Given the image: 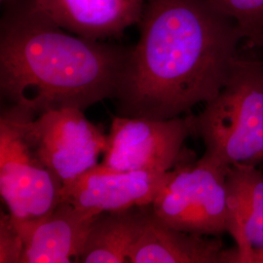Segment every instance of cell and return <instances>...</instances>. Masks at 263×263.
Segmentation results:
<instances>
[{
	"instance_id": "1",
	"label": "cell",
	"mask_w": 263,
	"mask_h": 263,
	"mask_svg": "<svg viewBox=\"0 0 263 263\" xmlns=\"http://www.w3.org/2000/svg\"><path fill=\"white\" fill-rule=\"evenodd\" d=\"M115 96L118 115L172 119L221 91L244 38L209 0H145Z\"/></svg>"
},
{
	"instance_id": "2",
	"label": "cell",
	"mask_w": 263,
	"mask_h": 263,
	"mask_svg": "<svg viewBox=\"0 0 263 263\" xmlns=\"http://www.w3.org/2000/svg\"><path fill=\"white\" fill-rule=\"evenodd\" d=\"M128 52L67 31L28 1L1 25V95L36 116L66 107L84 110L115 98Z\"/></svg>"
},
{
	"instance_id": "3",
	"label": "cell",
	"mask_w": 263,
	"mask_h": 263,
	"mask_svg": "<svg viewBox=\"0 0 263 263\" xmlns=\"http://www.w3.org/2000/svg\"><path fill=\"white\" fill-rule=\"evenodd\" d=\"M205 156L229 168L263 163V63L239 57L226 85L193 117Z\"/></svg>"
},
{
	"instance_id": "4",
	"label": "cell",
	"mask_w": 263,
	"mask_h": 263,
	"mask_svg": "<svg viewBox=\"0 0 263 263\" xmlns=\"http://www.w3.org/2000/svg\"><path fill=\"white\" fill-rule=\"evenodd\" d=\"M32 114L12 104L0 117V193L17 223L47 216L62 202L63 182L28 137L27 123Z\"/></svg>"
},
{
	"instance_id": "5",
	"label": "cell",
	"mask_w": 263,
	"mask_h": 263,
	"mask_svg": "<svg viewBox=\"0 0 263 263\" xmlns=\"http://www.w3.org/2000/svg\"><path fill=\"white\" fill-rule=\"evenodd\" d=\"M227 170L206 157L180 162L168 173L151 207L162 222L188 233L227 232Z\"/></svg>"
},
{
	"instance_id": "6",
	"label": "cell",
	"mask_w": 263,
	"mask_h": 263,
	"mask_svg": "<svg viewBox=\"0 0 263 263\" xmlns=\"http://www.w3.org/2000/svg\"><path fill=\"white\" fill-rule=\"evenodd\" d=\"M192 134L193 116L166 120L114 116L102 165L121 172L167 173L183 161V145Z\"/></svg>"
},
{
	"instance_id": "7",
	"label": "cell",
	"mask_w": 263,
	"mask_h": 263,
	"mask_svg": "<svg viewBox=\"0 0 263 263\" xmlns=\"http://www.w3.org/2000/svg\"><path fill=\"white\" fill-rule=\"evenodd\" d=\"M38 155L63 184L98 166L107 136L74 107L30 115L27 123Z\"/></svg>"
},
{
	"instance_id": "8",
	"label": "cell",
	"mask_w": 263,
	"mask_h": 263,
	"mask_svg": "<svg viewBox=\"0 0 263 263\" xmlns=\"http://www.w3.org/2000/svg\"><path fill=\"white\" fill-rule=\"evenodd\" d=\"M169 172H121L99 164L63 185L62 202L97 215L145 207L151 205Z\"/></svg>"
},
{
	"instance_id": "9",
	"label": "cell",
	"mask_w": 263,
	"mask_h": 263,
	"mask_svg": "<svg viewBox=\"0 0 263 263\" xmlns=\"http://www.w3.org/2000/svg\"><path fill=\"white\" fill-rule=\"evenodd\" d=\"M97 214L61 202L37 220L14 223L24 240L21 263L78 262Z\"/></svg>"
},
{
	"instance_id": "10",
	"label": "cell",
	"mask_w": 263,
	"mask_h": 263,
	"mask_svg": "<svg viewBox=\"0 0 263 263\" xmlns=\"http://www.w3.org/2000/svg\"><path fill=\"white\" fill-rule=\"evenodd\" d=\"M235 248L219 239L188 233L162 222L151 205L143 208L141 228L129 255L130 263H233Z\"/></svg>"
},
{
	"instance_id": "11",
	"label": "cell",
	"mask_w": 263,
	"mask_h": 263,
	"mask_svg": "<svg viewBox=\"0 0 263 263\" xmlns=\"http://www.w3.org/2000/svg\"><path fill=\"white\" fill-rule=\"evenodd\" d=\"M29 3L73 34L104 40L119 36L139 24L145 0H29Z\"/></svg>"
},
{
	"instance_id": "12",
	"label": "cell",
	"mask_w": 263,
	"mask_h": 263,
	"mask_svg": "<svg viewBox=\"0 0 263 263\" xmlns=\"http://www.w3.org/2000/svg\"><path fill=\"white\" fill-rule=\"evenodd\" d=\"M227 232L236 243L234 263L263 251V174L254 165L227 170Z\"/></svg>"
},
{
	"instance_id": "13",
	"label": "cell",
	"mask_w": 263,
	"mask_h": 263,
	"mask_svg": "<svg viewBox=\"0 0 263 263\" xmlns=\"http://www.w3.org/2000/svg\"><path fill=\"white\" fill-rule=\"evenodd\" d=\"M143 208L104 212L96 216L78 262H129L141 228Z\"/></svg>"
},
{
	"instance_id": "14",
	"label": "cell",
	"mask_w": 263,
	"mask_h": 263,
	"mask_svg": "<svg viewBox=\"0 0 263 263\" xmlns=\"http://www.w3.org/2000/svg\"><path fill=\"white\" fill-rule=\"evenodd\" d=\"M209 1L235 22L249 47L263 46V0Z\"/></svg>"
},
{
	"instance_id": "15",
	"label": "cell",
	"mask_w": 263,
	"mask_h": 263,
	"mask_svg": "<svg viewBox=\"0 0 263 263\" xmlns=\"http://www.w3.org/2000/svg\"><path fill=\"white\" fill-rule=\"evenodd\" d=\"M24 240L10 214L0 216V263H21Z\"/></svg>"
},
{
	"instance_id": "16",
	"label": "cell",
	"mask_w": 263,
	"mask_h": 263,
	"mask_svg": "<svg viewBox=\"0 0 263 263\" xmlns=\"http://www.w3.org/2000/svg\"><path fill=\"white\" fill-rule=\"evenodd\" d=\"M249 263H263V251L252 254Z\"/></svg>"
},
{
	"instance_id": "17",
	"label": "cell",
	"mask_w": 263,
	"mask_h": 263,
	"mask_svg": "<svg viewBox=\"0 0 263 263\" xmlns=\"http://www.w3.org/2000/svg\"><path fill=\"white\" fill-rule=\"evenodd\" d=\"M1 1H5V0H1Z\"/></svg>"
}]
</instances>
